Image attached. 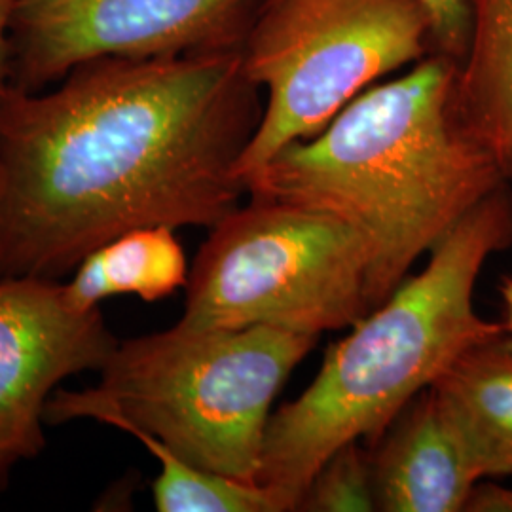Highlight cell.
Listing matches in <instances>:
<instances>
[{"label": "cell", "instance_id": "obj_13", "mask_svg": "<svg viewBox=\"0 0 512 512\" xmlns=\"http://www.w3.org/2000/svg\"><path fill=\"white\" fill-rule=\"evenodd\" d=\"M129 435L160 463V475L152 484L156 511L289 512L285 503L262 484L202 469L143 431H131Z\"/></svg>", "mask_w": 512, "mask_h": 512}, {"label": "cell", "instance_id": "obj_5", "mask_svg": "<svg viewBox=\"0 0 512 512\" xmlns=\"http://www.w3.org/2000/svg\"><path fill=\"white\" fill-rule=\"evenodd\" d=\"M370 249L329 211L253 198L211 228L190 268L181 325H268L317 336L359 323Z\"/></svg>", "mask_w": 512, "mask_h": 512}, {"label": "cell", "instance_id": "obj_11", "mask_svg": "<svg viewBox=\"0 0 512 512\" xmlns=\"http://www.w3.org/2000/svg\"><path fill=\"white\" fill-rule=\"evenodd\" d=\"M467 14L456 74L459 114L512 184V0H467Z\"/></svg>", "mask_w": 512, "mask_h": 512}, {"label": "cell", "instance_id": "obj_8", "mask_svg": "<svg viewBox=\"0 0 512 512\" xmlns=\"http://www.w3.org/2000/svg\"><path fill=\"white\" fill-rule=\"evenodd\" d=\"M99 308L74 310L63 283L0 279V444L21 461L46 446L44 412L67 378L101 370L118 346Z\"/></svg>", "mask_w": 512, "mask_h": 512}, {"label": "cell", "instance_id": "obj_19", "mask_svg": "<svg viewBox=\"0 0 512 512\" xmlns=\"http://www.w3.org/2000/svg\"><path fill=\"white\" fill-rule=\"evenodd\" d=\"M499 293L505 304V327L512 334V275H505L499 283Z\"/></svg>", "mask_w": 512, "mask_h": 512}, {"label": "cell", "instance_id": "obj_6", "mask_svg": "<svg viewBox=\"0 0 512 512\" xmlns=\"http://www.w3.org/2000/svg\"><path fill=\"white\" fill-rule=\"evenodd\" d=\"M435 52L421 0H264L241 44L266 103L239 156L243 179L293 141L308 139L380 76Z\"/></svg>", "mask_w": 512, "mask_h": 512}, {"label": "cell", "instance_id": "obj_20", "mask_svg": "<svg viewBox=\"0 0 512 512\" xmlns=\"http://www.w3.org/2000/svg\"><path fill=\"white\" fill-rule=\"evenodd\" d=\"M2 190H4V171H2V165H0V198H2Z\"/></svg>", "mask_w": 512, "mask_h": 512}, {"label": "cell", "instance_id": "obj_16", "mask_svg": "<svg viewBox=\"0 0 512 512\" xmlns=\"http://www.w3.org/2000/svg\"><path fill=\"white\" fill-rule=\"evenodd\" d=\"M463 511L512 512V490L497 484H480L478 480L467 497Z\"/></svg>", "mask_w": 512, "mask_h": 512}, {"label": "cell", "instance_id": "obj_3", "mask_svg": "<svg viewBox=\"0 0 512 512\" xmlns=\"http://www.w3.org/2000/svg\"><path fill=\"white\" fill-rule=\"evenodd\" d=\"M512 245V184L499 186L378 308L332 344L310 387L266 427L258 484L296 511L319 467L344 444L372 446L404 406L463 351L505 332L475 310L486 260Z\"/></svg>", "mask_w": 512, "mask_h": 512}, {"label": "cell", "instance_id": "obj_15", "mask_svg": "<svg viewBox=\"0 0 512 512\" xmlns=\"http://www.w3.org/2000/svg\"><path fill=\"white\" fill-rule=\"evenodd\" d=\"M433 21L435 52L459 61L467 46V0H421Z\"/></svg>", "mask_w": 512, "mask_h": 512}, {"label": "cell", "instance_id": "obj_2", "mask_svg": "<svg viewBox=\"0 0 512 512\" xmlns=\"http://www.w3.org/2000/svg\"><path fill=\"white\" fill-rule=\"evenodd\" d=\"M458 61L433 52L359 93L327 128L293 141L243 179L247 196L329 211L370 249L378 308L412 264L507 179L463 124Z\"/></svg>", "mask_w": 512, "mask_h": 512}, {"label": "cell", "instance_id": "obj_9", "mask_svg": "<svg viewBox=\"0 0 512 512\" xmlns=\"http://www.w3.org/2000/svg\"><path fill=\"white\" fill-rule=\"evenodd\" d=\"M368 456L376 511H463L478 482L431 387L404 406Z\"/></svg>", "mask_w": 512, "mask_h": 512}, {"label": "cell", "instance_id": "obj_18", "mask_svg": "<svg viewBox=\"0 0 512 512\" xmlns=\"http://www.w3.org/2000/svg\"><path fill=\"white\" fill-rule=\"evenodd\" d=\"M18 461H21V458H19L14 450H10V448H6V446L0 444V492H2L4 486L8 484L10 473H12V469H14V465H16Z\"/></svg>", "mask_w": 512, "mask_h": 512}, {"label": "cell", "instance_id": "obj_17", "mask_svg": "<svg viewBox=\"0 0 512 512\" xmlns=\"http://www.w3.org/2000/svg\"><path fill=\"white\" fill-rule=\"evenodd\" d=\"M14 0H0V97L12 88Z\"/></svg>", "mask_w": 512, "mask_h": 512}, {"label": "cell", "instance_id": "obj_1", "mask_svg": "<svg viewBox=\"0 0 512 512\" xmlns=\"http://www.w3.org/2000/svg\"><path fill=\"white\" fill-rule=\"evenodd\" d=\"M264 103L241 48L101 57L50 92L0 97V279L73 274L150 226L213 228Z\"/></svg>", "mask_w": 512, "mask_h": 512}, {"label": "cell", "instance_id": "obj_14", "mask_svg": "<svg viewBox=\"0 0 512 512\" xmlns=\"http://www.w3.org/2000/svg\"><path fill=\"white\" fill-rule=\"evenodd\" d=\"M296 511H376L368 450L359 440L348 442L330 456L313 475Z\"/></svg>", "mask_w": 512, "mask_h": 512}, {"label": "cell", "instance_id": "obj_12", "mask_svg": "<svg viewBox=\"0 0 512 512\" xmlns=\"http://www.w3.org/2000/svg\"><path fill=\"white\" fill-rule=\"evenodd\" d=\"M63 283L74 310L90 311L112 296L156 302L188 283L183 245L169 226H150L112 239L86 256Z\"/></svg>", "mask_w": 512, "mask_h": 512}, {"label": "cell", "instance_id": "obj_10", "mask_svg": "<svg viewBox=\"0 0 512 512\" xmlns=\"http://www.w3.org/2000/svg\"><path fill=\"white\" fill-rule=\"evenodd\" d=\"M440 416L478 480L512 475V334L463 351L431 385Z\"/></svg>", "mask_w": 512, "mask_h": 512}, {"label": "cell", "instance_id": "obj_4", "mask_svg": "<svg viewBox=\"0 0 512 512\" xmlns=\"http://www.w3.org/2000/svg\"><path fill=\"white\" fill-rule=\"evenodd\" d=\"M317 336L255 325L120 340L90 389H55L46 425L95 420L143 431L202 469L258 484L275 395Z\"/></svg>", "mask_w": 512, "mask_h": 512}, {"label": "cell", "instance_id": "obj_7", "mask_svg": "<svg viewBox=\"0 0 512 512\" xmlns=\"http://www.w3.org/2000/svg\"><path fill=\"white\" fill-rule=\"evenodd\" d=\"M256 0H14L12 86L40 92L101 57L241 48Z\"/></svg>", "mask_w": 512, "mask_h": 512}]
</instances>
